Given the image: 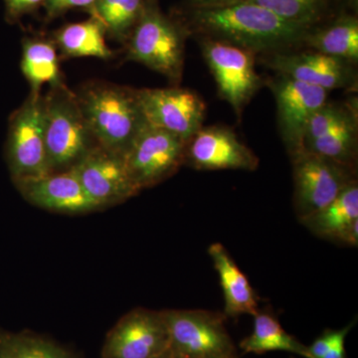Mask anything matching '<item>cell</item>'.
I'll use <instances>...</instances> for the list:
<instances>
[{"instance_id": "obj_1", "label": "cell", "mask_w": 358, "mask_h": 358, "mask_svg": "<svg viewBox=\"0 0 358 358\" xmlns=\"http://www.w3.org/2000/svg\"><path fill=\"white\" fill-rule=\"evenodd\" d=\"M192 25L205 37L258 52L288 51L305 42L310 28L289 22L255 2L194 9Z\"/></svg>"}, {"instance_id": "obj_2", "label": "cell", "mask_w": 358, "mask_h": 358, "mask_svg": "<svg viewBox=\"0 0 358 358\" xmlns=\"http://www.w3.org/2000/svg\"><path fill=\"white\" fill-rule=\"evenodd\" d=\"M76 96L96 143L115 154H126L147 122L136 90L92 82Z\"/></svg>"}, {"instance_id": "obj_3", "label": "cell", "mask_w": 358, "mask_h": 358, "mask_svg": "<svg viewBox=\"0 0 358 358\" xmlns=\"http://www.w3.org/2000/svg\"><path fill=\"white\" fill-rule=\"evenodd\" d=\"M45 98V143L51 173L76 166L98 143L80 109L76 94L64 85Z\"/></svg>"}, {"instance_id": "obj_4", "label": "cell", "mask_w": 358, "mask_h": 358, "mask_svg": "<svg viewBox=\"0 0 358 358\" xmlns=\"http://www.w3.org/2000/svg\"><path fill=\"white\" fill-rule=\"evenodd\" d=\"M127 43V59L178 82L185 62V34L154 7L147 6Z\"/></svg>"}, {"instance_id": "obj_5", "label": "cell", "mask_w": 358, "mask_h": 358, "mask_svg": "<svg viewBox=\"0 0 358 358\" xmlns=\"http://www.w3.org/2000/svg\"><path fill=\"white\" fill-rule=\"evenodd\" d=\"M174 358H237L224 313L206 310H162Z\"/></svg>"}, {"instance_id": "obj_6", "label": "cell", "mask_w": 358, "mask_h": 358, "mask_svg": "<svg viewBox=\"0 0 358 358\" xmlns=\"http://www.w3.org/2000/svg\"><path fill=\"white\" fill-rule=\"evenodd\" d=\"M6 159L13 182L51 173L45 143V98L41 93H30L11 115Z\"/></svg>"}, {"instance_id": "obj_7", "label": "cell", "mask_w": 358, "mask_h": 358, "mask_svg": "<svg viewBox=\"0 0 358 358\" xmlns=\"http://www.w3.org/2000/svg\"><path fill=\"white\" fill-rule=\"evenodd\" d=\"M186 141L145 122L124 155L129 176L140 192L171 178L185 164Z\"/></svg>"}, {"instance_id": "obj_8", "label": "cell", "mask_w": 358, "mask_h": 358, "mask_svg": "<svg viewBox=\"0 0 358 358\" xmlns=\"http://www.w3.org/2000/svg\"><path fill=\"white\" fill-rule=\"evenodd\" d=\"M292 157L294 204L299 220L331 203L355 181L353 169L301 150Z\"/></svg>"}, {"instance_id": "obj_9", "label": "cell", "mask_w": 358, "mask_h": 358, "mask_svg": "<svg viewBox=\"0 0 358 358\" xmlns=\"http://www.w3.org/2000/svg\"><path fill=\"white\" fill-rule=\"evenodd\" d=\"M202 54L215 79L219 95L240 115L260 89L255 69V53L237 45L204 37Z\"/></svg>"}, {"instance_id": "obj_10", "label": "cell", "mask_w": 358, "mask_h": 358, "mask_svg": "<svg viewBox=\"0 0 358 358\" xmlns=\"http://www.w3.org/2000/svg\"><path fill=\"white\" fill-rule=\"evenodd\" d=\"M141 112L148 124L188 143L203 124L204 101L192 90L182 88L136 90Z\"/></svg>"}, {"instance_id": "obj_11", "label": "cell", "mask_w": 358, "mask_h": 358, "mask_svg": "<svg viewBox=\"0 0 358 358\" xmlns=\"http://www.w3.org/2000/svg\"><path fill=\"white\" fill-rule=\"evenodd\" d=\"M169 350L162 310L138 308L126 313L108 333L102 358H154Z\"/></svg>"}, {"instance_id": "obj_12", "label": "cell", "mask_w": 358, "mask_h": 358, "mask_svg": "<svg viewBox=\"0 0 358 358\" xmlns=\"http://www.w3.org/2000/svg\"><path fill=\"white\" fill-rule=\"evenodd\" d=\"M72 169L100 209L122 203L140 192L129 176L124 155L101 145L92 148Z\"/></svg>"}, {"instance_id": "obj_13", "label": "cell", "mask_w": 358, "mask_h": 358, "mask_svg": "<svg viewBox=\"0 0 358 358\" xmlns=\"http://www.w3.org/2000/svg\"><path fill=\"white\" fill-rule=\"evenodd\" d=\"M277 102L282 140L291 155L303 150V136L313 115L327 103V90L280 75L270 83Z\"/></svg>"}, {"instance_id": "obj_14", "label": "cell", "mask_w": 358, "mask_h": 358, "mask_svg": "<svg viewBox=\"0 0 358 358\" xmlns=\"http://www.w3.org/2000/svg\"><path fill=\"white\" fill-rule=\"evenodd\" d=\"M185 162L199 171H252L259 166L256 155L236 134L223 127H202L188 141Z\"/></svg>"}, {"instance_id": "obj_15", "label": "cell", "mask_w": 358, "mask_h": 358, "mask_svg": "<svg viewBox=\"0 0 358 358\" xmlns=\"http://www.w3.org/2000/svg\"><path fill=\"white\" fill-rule=\"evenodd\" d=\"M14 185L26 201L44 210L70 215L100 210L72 169L22 179Z\"/></svg>"}, {"instance_id": "obj_16", "label": "cell", "mask_w": 358, "mask_h": 358, "mask_svg": "<svg viewBox=\"0 0 358 358\" xmlns=\"http://www.w3.org/2000/svg\"><path fill=\"white\" fill-rule=\"evenodd\" d=\"M266 64L280 75L327 90L348 88L355 78L350 63L320 52H277Z\"/></svg>"}, {"instance_id": "obj_17", "label": "cell", "mask_w": 358, "mask_h": 358, "mask_svg": "<svg viewBox=\"0 0 358 358\" xmlns=\"http://www.w3.org/2000/svg\"><path fill=\"white\" fill-rule=\"evenodd\" d=\"M208 254L220 280L225 317L255 315L259 310L258 294L227 249L221 243H213L209 246Z\"/></svg>"}, {"instance_id": "obj_18", "label": "cell", "mask_w": 358, "mask_h": 358, "mask_svg": "<svg viewBox=\"0 0 358 358\" xmlns=\"http://www.w3.org/2000/svg\"><path fill=\"white\" fill-rule=\"evenodd\" d=\"M358 221V185L352 181L326 207L300 222L313 234L331 241L343 242L345 233Z\"/></svg>"}, {"instance_id": "obj_19", "label": "cell", "mask_w": 358, "mask_h": 358, "mask_svg": "<svg viewBox=\"0 0 358 358\" xmlns=\"http://www.w3.org/2000/svg\"><path fill=\"white\" fill-rule=\"evenodd\" d=\"M357 147V112L345 106L338 121L319 138L306 143L303 150L353 169Z\"/></svg>"}, {"instance_id": "obj_20", "label": "cell", "mask_w": 358, "mask_h": 358, "mask_svg": "<svg viewBox=\"0 0 358 358\" xmlns=\"http://www.w3.org/2000/svg\"><path fill=\"white\" fill-rule=\"evenodd\" d=\"M21 71L31 88V93H41L44 85L51 88L64 85L55 44L49 40L25 38L22 43Z\"/></svg>"}, {"instance_id": "obj_21", "label": "cell", "mask_w": 358, "mask_h": 358, "mask_svg": "<svg viewBox=\"0 0 358 358\" xmlns=\"http://www.w3.org/2000/svg\"><path fill=\"white\" fill-rule=\"evenodd\" d=\"M253 317V333L239 345L245 353L263 355L270 352H287L307 357V346L287 333L272 313L259 310Z\"/></svg>"}, {"instance_id": "obj_22", "label": "cell", "mask_w": 358, "mask_h": 358, "mask_svg": "<svg viewBox=\"0 0 358 358\" xmlns=\"http://www.w3.org/2000/svg\"><path fill=\"white\" fill-rule=\"evenodd\" d=\"M303 43L313 51L341 59L348 63L358 60V21L353 16H343L320 28L310 30Z\"/></svg>"}, {"instance_id": "obj_23", "label": "cell", "mask_w": 358, "mask_h": 358, "mask_svg": "<svg viewBox=\"0 0 358 358\" xmlns=\"http://www.w3.org/2000/svg\"><path fill=\"white\" fill-rule=\"evenodd\" d=\"M102 24L91 17L82 22L73 23L58 32L57 45L67 57H94L108 60L113 57L105 40Z\"/></svg>"}, {"instance_id": "obj_24", "label": "cell", "mask_w": 358, "mask_h": 358, "mask_svg": "<svg viewBox=\"0 0 358 358\" xmlns=\"http://www.w3.org/2000/svg\"><path fill=\"white\" fill-rule=\"evenodd\" d=\"M145 7V0H96L89 11L102 24L106 34L127 42Z\"/></svg>"}, {"instance_id": "obj_25", "label": "cell", "mask_w": 358, "mask_h": 358, "mask_svg": "<svg viewBox=\"0 0 358 358\" xmlns=\"http://www.w3.org/2000/svg\"><path fill=\"white\" fill-rule=\"evenodd\" d=\"M0 358H78L50 339L0 329Z\"/></svg>"}, {"instance_id": "obj_26", "label": "cell", "mask_w": 358, "mask_h": 358, "mask_svg": "<svg viewBox=\"0 0 358 358\" xmlns=\"http://www.w3.org/2000/svg\"><path fill=\"white\" fill-rule=\"evenodd\" d=\"M289 22L313 29L324 15L327 0H250Z\"/></svg>"}, {"instance_id": "obj_27", "label": "cell", "mask_w": 358, "mask_h": 358, "mask_svg": "<svg viewBox=\"0 0 358 358\" xmlns=\"http://www.w3.org/2000/svg\"><path fill=\"white\" fill-rule=\"evenodd\" d=\"M353 322L341 329H327L322 336L315 339L312 345L307 346V357L306 358H322L336 343V339L345 334V331H350L352 329Z\"/></svg>"}, {"instance_id": "obj_28", "label": "cell", "mask_w": 358, "mask_h": 358, "mask_svg": "<svg viewBox=\"0 0 358 358\" xmlns=\"http://www.w3.org/2000/svg\"><path fill=\"white\" fill-rule=\"evenodd\" d=\"M96 0H45L44 6L46 7L47 16L49 18L57 17L74 8H84L90 10Z\"/></svg>"}, {"instance_id": "obj_29", "label": "cell", "mask_w": 358, "mask_h": 358, "mask_svg": "<svg viewBox=\"0 0 358 358\" xmlns=\"http://www.w3.org/2000/svg\"><path fill=\"white\" fill-rule=\"evenodd\" d=\"M44 1L45 0H4L7 20L9 21L20 20L21 16L38 8Z\"/></svg>"}, {"instance_id": "obj_30", "label": "cell", "mask_w": 358, "mask_h": 358, "mask_svg": "<svg viewBox=\"0 0 358 358\" xmlns=\"http://www.w3.org/2000/svg\"><path fill=\"white\" fill-rule=\"evenodd\" d=\"M350 331H345L336 339L334 345L329 348V352L322 358H348L345 350V338Z\"/></svg>"}, {"instance_id": "obj_31", "label": "cell", "mask_w": 358, "mask_h": 358, "mask_svg": "<svg viewBox=\"0 0 358 358\" xmlns=\"http://www.w3.org/2000/svg\"><path fill=\"white\" fill-rule=\"evenodd\" d=\"M242 1L245 0H192L195 9L214 8V7L231 6Z\"/></svg>"}, {"instance_id": "obj_32", "label": "cell", "mask_w": 358, "mask_h": 358, "mask_svg": "<svg viewBox=\"0 0 358 358\" xmlns=\"http://www.w3.org/2000/svg\"><path fill=\"white\" fill-rule=\"evenodd\" d=\"M154 358H174L173 353H171V350H166V352L162 353V355H157Z\"/></svg>"}]
</instances>
